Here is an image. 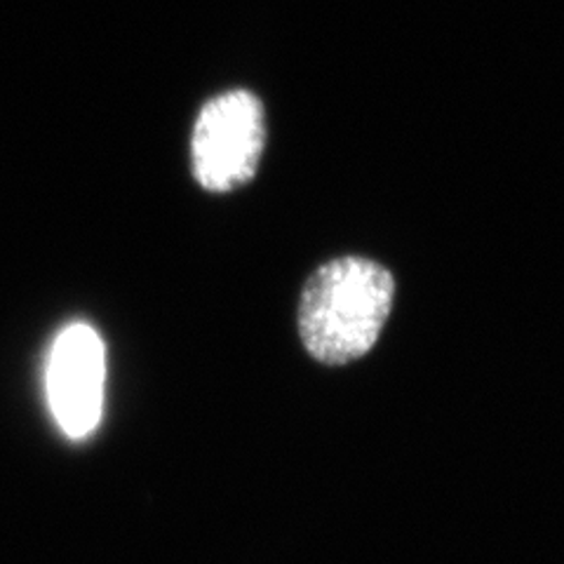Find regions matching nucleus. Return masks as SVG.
<instances>
[{
  "label": "nucleus",
  "mask_w": 564,
  "mask_h": 564,
  "mask_svg": "<svg viewBox=\"0 0 564 564\" xmlns=\"http://www.w3.org/2000/svg\"><path fill=\"white\" fill-rule=\"evenodd\" d=\"M106 352L90 325L66 327L52 348L47 398L59 429L74 440L87 437L101 419Z\"/></svg>",
  "instance_id": "3"
},
{
  "label": "nucleus",
  "mask_w": 564,
  "mask_h": 564,
  "mask_svg": "<svg viewBox=\"0 0 564 564\" xmlns=\"http://www.w3.org/2000/svg\"><path fill=\"white\" fill-rule=\"evenodd\" d=\"M267 120L261 101L245 90L207 101L193 130V172L207 191H231L254 176Z\"/></svg>",
  "instance_id": "2"
},
{
  "label": "nucleus",
  "mask_w": 564,
  "mask_h": 564,
  "mask_svg": "<svg viewBox=\"0 0 564 564\" xmlns=\"http://www.w3.org/2000/svg\"><path fill=\"white\" fill-rule=\"evenodd\" d=\"M395 282L381 263L344 257L317 269L302 294L299 332L315 360L346 365L379 339L393 308Z\"/></svg>",
  "instance_id": "1"
}]
</instances>
